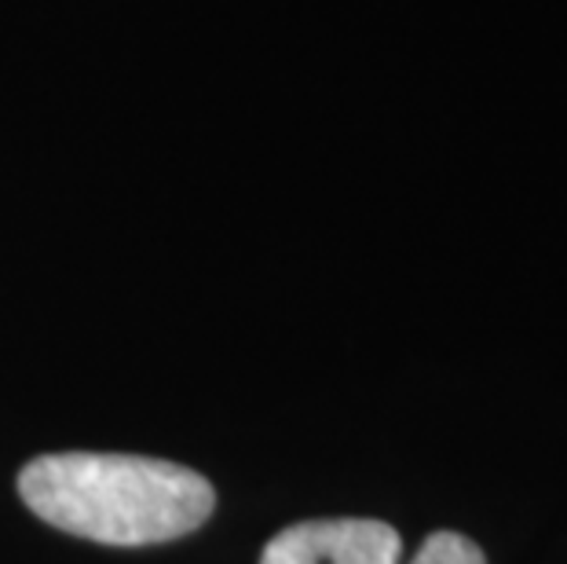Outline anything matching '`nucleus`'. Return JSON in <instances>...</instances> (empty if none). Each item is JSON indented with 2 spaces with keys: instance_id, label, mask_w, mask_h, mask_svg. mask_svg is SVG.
Returning <instances> with one entry per match:
<instances>
[{
  "instance_id": "obj_1",
  "label": "nucleus",
  "mask_w": 567,
  "mask_h": 564,
  "mask_svg": "<svg viewBox=\"0 0 567 564\" xmlns=\"http://www.w3.org/2000/svg\"><path fill=\"white\" fill-rule=\"evenodd\" d=\"M22 502L52 527L111 546H151L195 532L216 506L187 465L143 454H41L19 473Z\"/></svg>"
},
{
  "instance_id": "obj_2",
  "label": "nucleus",
  "mask_w": 567,
  "mask_h": 564,
  "mask_svg": "<svg viewBox=\"0 0 567 564\" xmlns=\"http://www.w3.org/2000/svg\"><path fill=\"white\" fill-rule=\"evenodd\" d=\"M403 539L392 524L367 517L305 521L264 546L260 564H400Z\"/></svg>"
},
{
  "instance_id": "obj_3",
  "label": "nucleus",
  "mask_w": 567,
  "mask_h": 564,
  "mask_svg": "<svg viewBox=\"0 0 567 564\" xmlns=\"http://www.w3.org/2000/svg\"><path fill=\"white\" fill-rule=\"evenodd\" d=\"M406 564H487L484 550L457 532H432Z\"/></svg>"
}]
</instances>
